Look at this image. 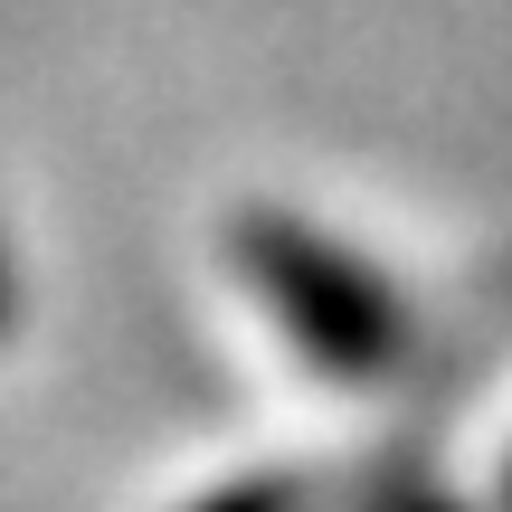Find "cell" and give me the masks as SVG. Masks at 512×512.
I'll list each match as a JSON object with an SVG mask.
<instances>
[{"label":"cell","instance_id":"cell-1","mask_svg":"<svg viewBox=\"0 0 512 512\" xmlns=\"http://www.w3.org/2000/svg\"><path fill=\"white\" fill-rule=\"evenodd\" d=\"M247 256L275 275V294H294V323L313 332V342L332 351V361H380L389 342H399V313H389V294L370 285L351 256H332V247H304V238H285V219H256V238H247Z\"/></svg>","mask_w":512,"mask_h":512}]
</instances>
